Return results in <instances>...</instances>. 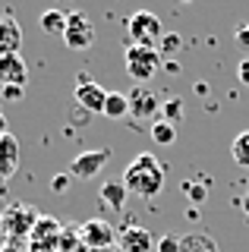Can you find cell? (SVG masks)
<instances>
[{
    "mask_svg": "<svg viewBox=\"0 0 249 252\" xmlns=\"http://www.w3.org/2000/svg\"><path fill=\"white\" fill-rule=\"evenodd\" d=\"M123 186L126 192L139 195V199L152 202L155 195L164 189V167L152 152H139L133 161L126 164V173H123Z\"/></svg>",
    "mask_w": 249,
    "mask_h": 252,
    "instance_id": "6da1fadb",
    "label": "cell"
},
{
    "mask_svg": "<svg viewBox=\"0 0 249 252\" xmlns=\"http://www.w3.org/2000/svg\"><path fill=\"white\" fill-rule=\"evenodd\" d=\"M123 60H126V73L133 76L136 82H149V79L164 66L158 47H145V44H129L126 54H123Z\"/></svg>",
    "mask_w": 249,
    "mask_h": 252,
    "instance_id": "7a4b0ae2",
    "label": "cell"
},
{
    "mask_svg": "<svg viewBox=\"0 0 249 252\" xmlns=\"http://www.w3.org/2000/svg\"><path fill=\"white\" fill-rule=\"evenodd\" d=\"M126 35H129V41H133V44L155 47L161 38H164V29H161V19L152 10H136L126 19Z\"/></svg>",
    "mask_w": 249,
    "mask_h": 252,
    "instance_id": "3957f363",
    "label": "cell"
},
{
    "mask_svg": "<svg viewBox=\"0 0 249 252\" xmlns=\"http://www.w3.org/2000/svg\"><path fill=\"white\" fill-rule=\"evenodd\" d=\"M63 41L69 51H89L95 44V26L85 13H69L66 16V29H63Z\"/></svg>",
    "mask_w": 249,
    "mask_h": 252,
    "instance_id": "277c9868",
    "label": "cell"
},
{
    "mask_svg": "<svg viewBox=\"0 0 249 252\" xmlns=\"http://www.w3.org/2000/svg\"><path fill=\"white\" fill-rule=\"evenodd\" d=\"M111 161V148H92V152H82L69 161V177L73 180H92L98 177L101 170Z\"/></svg>",
    "mask_w": 249,
    "mask_h": 252,
    "instance_id": "5b68a950",
    "label": "cell"
},
{
    "mask_svg": "<svg viewBox=\"0 0 249 252\" xmlns=\"http://www.w3.org/2000/svg\"><path fill=\"white\" fill-rule=\"evenodd\" d=\"M73 101H76L82 110H89V114H104L107 92L101 89L98 82H92L89 73H79V85H76V92H73Z\"/></svg>",
    "mask_w": 249,
    "mask_h": 252,
    "instance_id": "8992f818",
    "label": "cell"
},
{
    "mask_svg": "<svg viewBox=\"0 0 249 252\" xmlns=\"http://www.w3.org/2000/svg\"><path fill=\"white\" fill-rule=\"evenodd\" d=\"M126 98H129V117H133V120L145 123V120H152V117L161 110V101L155 98V92L145 89V85H136Z\"/></svg>",
    "mask_w": 249,
    "mask_h": 252,
    "instance_id": "52a82bcc",
    "label": "cell"
},
{
    "mask_svg": "<svg viewBox=\"0 0 249 252\" xmlns=\"http://www.w3.org/2000/svg\"><path fill=\"white\" fill-rule=\"evenodd\" d=\"M79 240H82L89 249H107V246L114 243V227L107 224L104 218L85 220V224L79 227Z\"/></svg>",
    "mask_w": 249,
    "mask_h": 252,
    "instance_id": "ba28073f",
    "label": "cell"
},
{
    "mask_svg": "<svg viewBox=\"0 0 249 252\" xmlns=\"http://www.w3.org/2000/svg\"><path fill=\"white\" fill-rule=\"evenodd\" d=\"M26 82H29V66H26V60H22L19 54L0 57V89H6V85L26 89Z\"/></svg>",
    "mask_w": 249,
    "mask_h": 252,
    "instance_id": "9c48e42d",
    "label": "cell"
},
{
    "mask_svg": "<svg viewBox=\"0 0 249 252\" xmlns=\"http://www.w3.org/2000/svg\"><path fill=\"white\" fill-rule=\"evenodd\" d=\"M126 186H123V180H104L101 183V192H98V205L107 211H114V215H120L123 208H126Z\"/></svg>",
    "mask_w": 249,
    "mask_h": 252,
    "instance_id": "30bf717a",
    "label": "cell"
},
{
    "mask_svg": "<svg viewBox=\"0 0 249 252\" xmlns=\"http://www.w3.org/2000/svg\"><path fill=\"white\" fill-rule=\"evenodd\" d=\"M22 47V29L13 16H0V57H10Z\"/></svg>",
    "mask_w": 249,
    "mask_h": 252,
    "instance_id": "8fae6325",
    "label": "cell"
},
{
    "mask_svg": "<svg viewBox=\"0 0 249 252\" xmlns=\"http://www.w3.org/2000/svg\"><path fill=\"white\" fill-rule=\"evenodd\" d=\"M155 243L145 227H126L120 233V252H155Z\"/></svg>",
    "mask_w": 249,
    "mask_h": 252,
    "instance_id": "7c38bea8",
    "label": "cell"
},
{
    "mask_svg": "<svg viewBox=\"0 0 249 252\" xmlns=\"http://www.w3.org/2000/svg\"><path fill=\"white\" fill-rule=\"evenodd\" d=\"M19 167V142L16 136L3 132L0 136V177H13Z\"/></svg>",
    "mask_w": 249,
    "mask_h": 252,
    "instance_id": "4fadbf2b",
    "label": "cell"
},
{
    "mask_svg": "<svg viewBox=\"0 0 249 252\" xmlns=\"http://www.w3.org/2000/svg\"><path fill=\"white\" fill-rule=\"evenodd\" d=\"M180 252H221V249H218V240L212 233L192 230V233L180 236Z\"/></svg>",
    "mask_w": 249,
    "mask_h": 252,
    "instance_id": "5bb4252c",
    "label": "cell"
},
{
    "mask_svg": "<svg viewBox=\"0 0 249 252\" xmlns=\"http://www.w3.org/2000/svg\"><path fill=\"white\" fill-rule=\"evenodd\" d=\"M66 16H69V13H63V10H44L41 19H38V26H41L44 35H60V38H63Z\"/></svg>",
    "mask_w": 249,
    "mask_h": 252,
    "instance_id": "9a60e30c",
    "label": "cell"
},
{
    "mask_svg": "<svg viewBox=\"0 0 249 252\" xmlns=\"http://www.w3.org/2000/svg\"><path fill=\"white\" fill-rule=\"evenodd\" d=\"M129 114V98L123 92H107V101H104V117L111 120H120V117Z\"/></svg>",
    "mask_w": 249,
    "mask_h": 252,
    "instance_id": "2e32d148",
    "label": "cell"
},
{
    "mask_svg": "<svg viewBox=\"0 0 249 252\" xmlns=\"http://www.w3.org/2000/svg\"><path fill=\"white\" fill-rule=\"evenodd\" d=\"M230 158H233V164H237V167L249 170V129H246V132H240V136L233 139V145H230Z\"/></svg>",
    "mask_w": 249,
    "mask_h": 252,
    "instance_id": "e0dca14e",
    "label": "cell"
},
{
    "mask_svg": "<svg viewBox=\"0 0 249 252\" xmlns=\"http://www.w3.org/2000/svg\"><path fill=\"white\" fill-rule=\"evenodd\" d=\"M32 208H13L10 215L3 218V227H6V233H13V236H19V233H29L32 227L29 224H22V215H29Z\"/></svg>",
    "mask_w": 249,
    "mask_h": 252,
    "instance_id": "ac0fdd59",
    "label": "cell"
},
{
    "mask_svg": "<svg viewBox=\"0 0 249 252\" xmlns=\"http://www.w3.org/2000/svg\"><path fill=\"white\" fill-rule=\"evenodd\" d=\"M152 139L158 142V145H170V142H177V126L167 123V120H155L152 123Z\"/></svg>",
    "mask_w": 249,
    "mask_h": 252,
    "instance_id": "d6986e66",
    "label": "cell"
},
{
    "mask_svg": "<svg viewBox=\"0 0 249 252\" xmlns=\"http://www.w3.org/2000/svg\"><path fill=\"white\" fill-rule=\"evenodd\" d=\"M161 120H167V123H180L183 120V98H170V101H164V104H161Z\"/></svg>",
    "mask_w": 249,
    "mask_h": 252,
    "instance_id": "ffe728a7",
    "label": "cell"
},
{
    "mask_svg": "<svg viewBox=\"0 0 249 252\" xmlns=\"http://www.w3.org/2000/svg\"><path fill=\"white\" fill-rule=\"evenodd\" d=\"M155 252H180V236L164 233L158 243H155Z\"/></svg>",
    "mask_w": 249,
    "mask_h": 252,
    "instance_id": "44dd1931",
    "label": "cell"
},
{
    "mask_svg": "<svg viewBox=\"0 0 249 252\" xmlns=\"http://www.w3.org/2000/svg\"><path fill=\"white\" fill-rule=\"evenodd\" d=\"M183 192L189 195V202H192V205H202V202H205V195H208V189L202 186V183H186V186H183Z\"/></svg>",
    "mask_w": 249,
    "mask_h": 252,
    "instance_id": "7402d4cb",
    "label": "cell"
},
{
    "mask_svg": "<svg viewBox=\"0 0 249 252\" xmlns=\"http://www.w3.org/2000/svg\"><path fill=\"white\" fill-rule=\"evenodd\" d=\"M233 41H237L243 51H249V22H240L237 32H233Z\"/></svg>",
    "mask_w": 249,
    "mask_h": 252,
    "instance_id": "603a6c76",
    "label": "cell"
},
{
    "mask_svg": "<svg viewBox=\"0 0 249 252\" xmlns=\"http://www.w3.org/2000/svg\"><path fill=\"white\" fill-rule=\"evenodd\" d=\"M177 47H180V35H164V38H161V47H158V51H161V54H174Z\"/></svg>",
    "mask_w": 249,
    "mask_h": 252,
    "instance_id": "cb8c5ba5",
    "label": "cell"
},
{
    "mask_svg": "<svg viewBox=\"0 0 249 252\" xmlns=\"http://www.w3.org/2000/svg\"><path fill=\"white\" fill-rule=\"evenodd\" d=\"M69 180H73V177H69V173H57V177L51 180V189H54V192H66Z\"/></svg>",
    "mask_w": 249,
    "mask_h": 252,
    "instance_id": "d4e9b609",
    "label": "cell"
},
{
    "mask_svg": "<svg viewBox=\"0 0 249 252\" xmlns=\"http://www.w3.org/2000/svg\"><path fill=\"white\" fill-rule=\"evenodd\" d=\"M3 92V101H19L22 94H26V89H19V85H6V89H0Z\"/></svg>",
    "mask_w": 249,
    "mask_h": 252,
    "instance_id": "484cf974",
    "label": "cell"
},
{
    "mask_svg": "<svg viewBox=\"0 0 249 252\" xmlns=\"http://www.w3.org/2000/svg\"><path fill=\"white\" fill-rule=\"evenodd\" d=\"M237 76H240V82L243 85H249V57H243L237 63Z\"/></svg>",
    "mask_w": 249,
    "mask_h": 252,
    "instance_id": "4316f807",
    "label": "cell"
},
{
    "mask_svg": "<svg viewBox=\"0 0 249 252\" xmlns=\"http://www.w3.org/2000/svg\"><path fill=\"white\" fill-rule=\"evenodd\" d=\"M186 218H189V220H199V208H196V205H192V208L186 211Z\"/></svg>",
    "mask_w": 249,
    "mask_h": 252,
    "instance_id": "83f0119b",
    "label": "cell"
},
{
    "mask_svg": "<svg viewBox=\"0 0 249 252\" xmlns=\"http://www.w3.org/2000/svg\"><path fill=\"white\" fill-rule=\"evenodd\" d=\"M6 132V120H3V114H0V136Z\"/></svg>",
    "mask_w": 249,
    "mask_h": 252,
    "instance_id": "f1b7e54d",
    "label": "cell"
},
{
    "mask_svg": "<svg viewBox=\"0 0 249 252\" xmlns=\"http://www.w3.org/2000/svg\"><path fill=\"white\" fill-rule=\"evenodd\" d=\"M243 205H246V215H249V195H246V199H243Z\"/></svg>",
    "mask_w": 249,
    "mask_h": 252,
    "instance_id": "f546056e",
    "label": "cell"
}]
</instances>
